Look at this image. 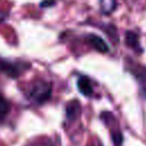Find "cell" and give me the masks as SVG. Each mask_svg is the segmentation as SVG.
<instances>
[{
  "label": "cell",
  "instance_id": "6da1fadb",
  "mask_svg": "<svg viewBox=\"0 0 146 146\" xmlns=\"http://www.w3.org/2000/svg\"><path fill=\"white\" fill-rule=\"evenodd\" d=\"M51 96V84L43 80H38L32 83L29 89V98L36 104H43Z\"/></svg>",
  "mask_w": 146,
  "mask_h": 146
},
{
  "label": "cell",
  "instance_id": "8992f818",
  "mask_svg": "<svg viewBox=\"0 0 146 146\" xmlns=\"http://www.w3.org/2000/svg\"><path fill=\"white\" fill-rule=\"evenodd\" d=\"M128 70L131 72V74L136 76V79H138L141 82H146V66L139 63L130 62L128 64Z\"/></svg>",
  "mask_w": 146,
  "mask_h": 146
},
{
  "label": "cell",
  "instance_id": "52a82bcc",
  "mask_svg": "<svg viewBox=\"0 0 146 146\" xmlns=\"http://www.w3.org/2000/svg\"><path fill=\"white\" fill-rule=\"evenodd\" d=\"M80 112H81V106H80V103L74 99V100H71L70 103H67L66 107H65V113H66V117L71 121L75 120L79 117L80 115Z\"/></svg>",
  "mask_w": 146,
  "mask_h": 146
},
{
  "label": "cell",
  "instance_id": "3957f363",
  "mask_svg": "<svg viewBox=\"0 0 146 146\" xmlns=\"http://www.w3.org/2000/svg\"><path fill=\"white\" fill-rule=\"evenodd\" d=\"M87 42L97 51L99 52H107L108 51V46L105 42L103 38H100L97 34H88L87 35Z\"/></svg>",
  "mask_w": 146,
  "mask_h": 146
},
{
  "label": "cell",
  "instance_id": "30bf717a",
  "mask_svg": "<svg viewBox=\"0 0 146 146\" xmlns=\"http://www.w3.org/2000/svg\"><path fill=\"white\" fill-rule=\"evenodd\" d=\"M54 3H55L54 0H50V1H49V0H43V1L40 3V7H44V6H46V7H49V6L54 5Z\"/></svg>",
  "mask_w": 146,
  "mask_h": 146
},
{
  "label": "cell",
  "instance_id": "5b68a950",
  "mask_svg": "<svg viewBox=\"0 0 146 146\" xmlns=\"http://www.w3.org/2000/svg\"><path fill=\"white\" fill-rule=\"evenodd\" d=\"M76 87H78L79 91L86 97L91 96L92 92H94V88H92L91 81L87 75H80L79 76V79L76 81Z\"/></svg>",
  "mask_w": 146,
  "mask_h": 146
},
{
  "label": "cell",
  "instance_id": "277c9868",
  "mask_svg": "<svg viewBox=\"0 0 146 146\" xmlns=\"http://www.w3.org/2000/svg\"><path fill=\"white\" fill-rule=\"evenodd\" d=\"M124 41H125V44L129 48H131L132 50H135L136 52H143V48H141L140 42H139V36L137 35L136 32H133V31H125Z\"/></svg>",
  "mask_w": 146,
  "mask_h": 146
},
{
  "label": "cell",
  "instance_id": "9c48e42d",
  "mask_svg": "<svg viewBox=\"0 0 146 146\" xmlns=\"http://www.w3.org/2000/svg\"><path fill=\"white\" fill-rule=\"evenodd\" d=\"M10 110V105H9V102L0 94V119L5 117L8 112Z\"/></svg>",
  "mask_w": 146,
  "mask_h": 146
},
{
  "label": "cell",
  "instance_id": "8fae6325",
  "mask_svg": "<svg viewBox=\"0 0 146 146\" xmlns=\"http://www.w3.org/2000/svg\"><path fill=\"white\" fill-rule=\"evenodd\" d=\"M141 94H143V96L146 98V88H143V89H141Z\"/></svg>",
  "mask_w": 146,
  "mask_h": 146
},
{
  "label": "cell",
  "instance_id": "ba28073f",
  "mask_svg": "<svg viewBox=\"0 0 146 146\" xmlns=\"http://www.w3.org/2000/svg\"><path fill=\"white\" fill-rule=\"evenodd\" d=\"M116 0H99L100 11L104 15H110L116 9Z\"/></svg>",
  "mask_w": 146,
  "mask_h": 146
},
{
  "label": "cell",
  "instance_id": "7a4b0ae2",
  "mask_svg": "<svg viewBox=\"0 0 146 146\" xmlns=\"http://www.w3.org/2000/svg\"><path fill=\"white\" fill-rule=\"evenodd\" d=\"M30 63L22 60H9V59H0V71L11 79H16L23 74L24 71L30 68Z\"/></svg>",
  "mask_w": 146,
  "mask_h": 146
}]
</instances>
